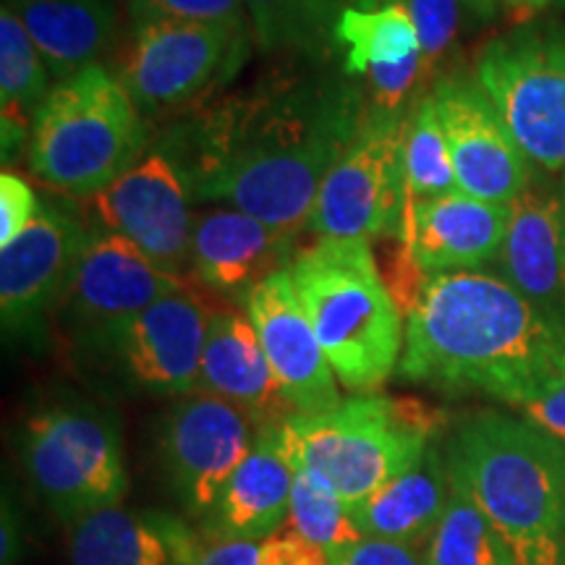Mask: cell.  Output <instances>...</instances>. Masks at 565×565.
Masks as SVG:
<instances>
[{"instance_id":"cell-4","label":"cell","mask_w":565,"mask_h":565,"mask_svg":"<svg viewBox=\"0 0 565 565\" xmlns=\"http://www.w3.org/2000/svg\"><path fill=\"white\" fill-rule=\"evenodd\" d=\"M291 278L338 385L377 393L401 364L406 320L372 244L317 238L296 252Z\"/></svg>"},{"instance_id":"cell-40","label":"cell","mask_w":565,"mask_h":565,"mask_svg":"<svg viewBox=\"0 0 565 565\" xmlns=\"http://www.w3.org/2000/svg\"><path fill=\"white\" fill-rule=\"evenodd\" d=\"M500 0H461L463 17L471 21V24H487L498 17Z\"/></svg>"},{"instance_id":"cell-35","label":"cell","mask_w":565,"mask_h":565,"mask_svg":"<svg viewBox=\"0 0 565 565\" xmlns=\"http://www.w3.org/2000/svg\"><path fill=\"white\" fill-rule=\"evenodd\" d=\"M330 565H424V555L416 545L362 536L351 547L330 557Z\"/></svg>"},{"instance_id":"cell-10","label":"cell","mask_w":565,"mask_h":565,"mask_svg":"<svg viewBox=\"0 0 565 565\" xmlns=\"http://www.w3.org/2000/svg\"><path fill=\"white\" fill-rule=\"evenodd\" d=\"M252 30L192 21L134 26L118 79L141 113H166L210 100L244 66Z\"/></svg>"},{"instance_id":"cell-26","label":"cell","mask_w":565,"mask_h":565,"mask_svg":"<svg viewBox=\"0 0 565 565\" xmlns=\"http://www.w3.org/2000/svg\"><path fill=\"white\" fill-rule=\"evenodd\" d=\"M3 6L26 26L55 84L97 63L116 38L113 0H3Z\"/></svg>"},{"instance_id":"cell-17","label":"cell","mask_w":565,"mask_h":565,"mask_svg":"<svg viewBox=\"0 0 565 565\" xmlns=\"http://www.w3.org/2000/svg\"><path fill=\"white\" fill-rule=\"evenodd\" d=\"M333 53L341 71L362 79L370 105L412 108V95L427 79L422 42L404 0H359L333 30Z\"/></svg>"},{"instance_id":"cell-2","label":"cell","mask_w":565,"mask_h":565,"mask_svg":"<svg viewBox=\"0 0 565 565\" xmlns=\"http://www.w3.org/2000/svg\"><path fill=\"white\" fill-rule=\"evenodd\" d=\"M398 374L521 408L565 377V324L498 273L424 275L406 312Z\"/></svg>"},{"instance_id":"cell-30","label":"cell","mask_w":565,"mask_h":565,"mask_svg":"<svg viewBox=\"0 0 565 565\" xmlns=\"http://www.w3.org/2000/svg\"><path fill=\"white\" fill-rule=\"evenodd\" d=\"M422 555L424 565H515L500 534L458 487Z\"/></svg>"},{"instance_id":"cell-28","label":"cell","mask_w":565,"mask_h":565,"mask_svg":"<svg viewBox=\"0 0 565 565\" xmlns=\"http://www.w3.org/2000/svg\"><path fill=\"white\" fill-rule=\"evenodd\" d=\"M257 45L267 53L324 61L341 13L359 0H244Z\"/></svg>"},{"instance_id":"cell-6","label":"cell","mask_w":565,"mask_h":565,"mask_svg":"<svg viewBox=\"0 0 565 565\" xmlns=\"http://www.w3.org/2000/svg\"><path fill=\"white\" fill-rule=\"evenodd\" d=\"M440 422L419 401L356 395L330 412L291 416L278 435L288 461L320 471L353 508L419 461Z\"/></svg>"},{"instance_id":"cell-29","label":"cell","mask_w":565,"mask_h":565,"mask_svg":"<svg viewBox=\"0 0 565 565\" xmlns=\"http://www.w3.org/2000/svg\"><path fill=\"white\" fill-rule=\"evenodd\" d=\"M294 466L291 508L282 529L320 545L330 557L362 540L353 524L351 508L343 503L335 484L309 466Z\"/></svg>"},{"instance_id":"cell-37","label":"cell","mask_w":565,"mask_h":565,"mask_svg":"<svg viewBox=\"0 0 565 565\" xmlns=\"http://www.w3.org/2000/svg\"><path fill=\"white\" fill-rule=\"evenodd\" d=\"M521 414L534 427H540L542 433L553 435L555 440L565 445V377L550 385L547 391H542L534 401L521 406Z\"/></svg>"},{"instance_id":"cell-8","label":"cell","mask_w":565,"mask_h":565,"mask_svg":"<svg viewBox=\"0 0 565 565\" xmlns=\"http://www.w3.org/2000/svg\"><path fill=\"white\" fill-rule=\"evenodd\" d=\"M475 76L532 166L565 175L563 21H529L492 38Z\"/></svg>"},{"instance_id":"cell-15","label":"cell","mask_w":565,"mask_h":565,"mask_svg":"<svg viewBox=\"0 0 565 565\" xmlns=\"http://www.w3.org/2000/svg\"><path fill=\"white\" fill-rule=\"evenodd\" d=\"M429 95L448 139L458 189L494 204L519 200L536 181V168L479 87L477 76H443Z\"/></svg>"},{"instance_id":"cell-1","label":"cell","mask_w":565,"mask_h":565,"mask_svg":"<svg viewBox=\"0 0 565 565\" xmlns=\"http://www.w3.org/2000/svg\"><path fill=\"white\" fill-rule=\"evenodd\" d=\"M366 110L362 84L307 58L194 105L160 147L196 202H221L275 228L301 231Z\"/></svg>"},{"instance_id":"cell-41","label":"cell","mask_w":565,"mask_h":565,"mask_svg":"<svg viewBox=\"0 0 565 565\" xmlns=\"http://www.w3.org/2000/svg\"><path fill=\"white\" fill-rule=\"evenodd\" d=\"M500 3L505 6V9L511 11H519V13H534V11H542L547 9L553 0H500Z\"/></svg>"},{"instance_id":"cell-5","label":"cell","mask_w":565,"mask_h":565,"mask_svg":"<svg viewBox=\"0 0 565 565\" xmlns=\"http://www.w3.org/2000/svg\"><path fill=\"white\" fill-rule=\"evenodd\" d=\"M147 126L129 89L100 63L58 82L32 124L26 166L55 192L92 200L145 158Z\"/></svg>"},{"instance_id":"cell-19","label":"cell","mask_w":565,"mask_h":565,"mask_svg":"<svg viewBox=\"0 0 565 565\" xmlns=\"http://www.w3.org/2000/svg\"><path fill=\"white\" fill-rule=\"evenodd\" d=\"M511 204H494L454 189L406 202L398 242L427 275L471 273L494 265L503 249Z\"/></svg>"},{"instance_id":"cell-11","label":"cell","mask_w":565,"mask_h":565,"mask_svg":"<svg viewBox=\"0 0 565 565\" xmlns=\"http://www.w3.org/2000/svg\"><path fill=\"white\" fill-rule=\"evenodd\" d=\"M179 288V275L162 270L126 238L100 231L84 249L55 312L71 341L100 353L126 322Z\"/></svg>"},{"instance_id":"cell-43","label":"cell","mask_w":565,"mask_h":565,"mask_svg":"<svg viewBox=\"0 0 565 565\" xmlns=\"http://www.w3.org/2000/svg\"><path fill=\"white\" fill-rule=\"evenodd\" d=\"M124 3H129V0H124Z\"/></svg>"},{"instance_id":"cell-33","label":"cell","mask_w":565,"mask_h":565,"mask_svg":"<svg viewBox=\"0 0 565 565\" xmlns=\"http://www.w3.org/2000/svg\"><path fill=\"white\" fill-rule=\"evenodd\" d=\"M404 3L419 32L424 68L429 79V74L448 61L450 51L456 47L463 17L461 0H404Z\"/></svg>"},{"instance_id":"cell-38","label":"cell","mask_w":565,"mask_h":565,"mask_svg":"<svg viewBox=\"0 0 565 565\" xmlns=\"http://www.w3.org/2000/svg\"><path fill=\"white\" fill-rule=\"evenodd\" d=\"M194 565H263L259 542H233V540H204Z\"/></svg>"},{"instance_id":"cell-20","label":"cell","mask_w":565,"mask_h":565,"mask_svg":"<svg viewBox=\"0 0 565 565\" xmlns=\"http://www.w3.org/2000/svg\"><path fill=\"white\" fill-rule=\"evenodd\" d=\"M299 231L275 228L249 212L217 207L194 217L192 270L202 286L246 301L259 282L291 270Z\"/></svg>"},{"instance_id":"cell-21","label":"cell","mask_w":565,"mask_h":565,"mask_svg":"<svg viewBox=\"0 0 565 565\" xmlns=\"http://www.w3.org/2000/svg\"><path fill=\"white\" fill-rule=\"evenodd\" d=\"M494 273L565 324V202L561 186L534 181L511 204Z\"/></svg>"},{"instance_id":"cell-13","label":"cell","mask_w":565,"mask_h":565,"mask_svg":"<svg viewBox=\"0 0 565 565\" xmlns=\"http://www.w3.org/2000/svg\"><path fill=\"white\" fill-rule=\"evenodd\" d=\"M192 202L181 168L158 147L92 196V212L100 231L126 238L162 270L179 275L192 267Z\"/></svg>"},{"instance_id":"cell-16","label":"cell","mask_w":565,"mask_h":565,"mask_svg":"<svg viewBox=\"0 0 565 565\" xmlns=\"http://www.w3.org/2000/svg\"><path fill=\"white\" fill-rule=\"evenodd\" d=\"M92 233L68 207L42 202L30 228L0 246V317L13 338L40 333L58 307Z\"/></svg>"},{"instance_id":"cell-3","label":"cell","mask_w":565,"mask_h":565,"mask_svg":"<svg viewBox=\"0 0 565 565\" xmlns=\"http://www.w3.org/2000/svg\"><path fill=\"white\" fill-rule=\"evenodd\" d=\"M450 484L479 508L515 565H565V445L524 416L482 412L448 437Z\"/></svg>"},{"instance_id":"cell-22","label":"cell","mask_w":565,"mask_h":565,"mask_svg":"<svg viewBox=\"0 0 565 565\" xmlns=\"http://www.w3.org/2000/svg\"><path fill=\"white\" fill-rule=\"evenodd\" d=\"M196 391L242 408L259 429L280 427L299 414L275 377L249 315L236 309H221L210 317Z\"/></svg>"},{"instance_id":"cell-7","label":"cell","mask_w":565,"mask_h":565,"mask_svg":"<svg viewBox=\"0 0 565 565\" xmlns=\"http://www.w3.org/2000/svg\"><path fill=\"white\" fill-rule=\"evenodd\" d=\"M19 450L34 494L66 524L121 505L129 490L118 419L89 401H55L34 412L21 429Z\"/></svg>"},{"instance_id":"cell-34","label":"cell","mask_w":565,"mask_h":565,"mask_svg":"<svg viewBox=\"0 0 565 565\" xmlns=\"http://www.w3.org/2000/svg\"><path fill=\"white\" fill-rule=\"evenodd\" d=\"M42 207L34 189L19 173L3 171L0 175V246H9L13 238L30 228Z\"/></svg>"},{"instance_id":"cell-42","label":"cell","mask_w":565,"mask_h":565,"mask_svg":"<svg viewBox=\"0 0 565 565\" xmlns=\"http://www.w3.org/2000/svg\"><path fill=\"white\" fill-rule=\"evenodd\" d=\"M557 186H561V194H563V202H565V175L561 179V183H557Z\"/></svg>"},{"instance_id":"cell-27","label":"cell","mask_w":565,"mask_h":565,"mask_svg":"<svg viewBox=\"0 0 565 565\" xmlns=\"http://www.w3.org/2000/svg\"><path fill=\"white\" fill-rule=\"evenodd\" d=\"M51 71L34 40L9 6L0 11V118H3V158L30 147L32 124L51 95Z\"/></svg>"},{"instance_id":"cell-36","label":"cell","mask_w":565,"mask_h":565,"mask_svg":"<svg viewBox=\"0 0 565 565\" xmlns=\"http://www.w3.org/2000/svg\"><path fill=\"white\" fill-rule=\"evenodd\" d=\"M259 557L263 565H330V555L320 545L286 529L259 542Z\"/></svg>"},{"instance_id":"cell-32","label":"cell","mask_w":565,"mask_h":565,"mask_svg":"<svg viewBox=\"0 0 565 565\" xmlns=\"http://www.w3.org/2000/svg\"><path fill=\"white\" fill-rule=\"evenodd\" d=\"M126 9L134 26L152 24V21H192V24H225L252 30L244 0H129Z\"/></svg>"},{"instance_id":"cell-39","label":"cell","mask_w":565,"mask_h":565,"mask_svg":"<svg viewBox=\"0 0 565 565\" xmlns=\"http://www.w3.org/2000/svg\"><path fill=\"white\" fill-rule=\"evenodd\" d=\"M21 553V519L9 500L3 503V534H0V561L3 565H19Z\"/></svg>"},{"instance_id":"cell-23","label":"cell","mask_w":565,"mask_h":565,"mask_svg":"<svg viewBox=\"0 0 565 565\" xmlns=\"http://www.w3.org/2000/svg\"><path fill=\"white\" fill-rule=\"evenodd\" d=\"M204 540L171 513L108 505L68 524V565H194Z\"/></svg>"},{"instance_id":"cell-18","label":"cell","mask_w":565,"mask_h":565,"mask_svg":"<svg viewBox=\"0 0 565 565\" xmlns=\"http://www.w3.org/2000/svg\"><path fill=\"white\" fill-rule=\"evenodd\" d=\"M244 307L267 362L296 412L322 414L341 404L333 366L296 294L291 270L259 282Z\"/></svg>"},{"instance_id":"cell-14","label":"cell","mask_w":565,"mask_h":565,"mask_svg":"<svg viewBox=\"0 0 565 565\" xmlns=\"http://www.w3.org/2000/svg\"><path fill=\"white\" fill-rule=\"evenodd\" d=\"M210 317L200 296L179 288L126 322L97 356L129 391L181 398L200 387Z\"/></svg>"},{"instance_id":"cell-9","label":"cell","mask_w":565,"mask_h":565,"mask_svg":"<svg viewBox=\"0 0 565 565\" xmlns=\"http://www.w3.org/2000/svg\"><path fill=\"white\" fill-rule=\"evenodd\" d=\"M412 108L370 105L362 129L317 194L307 228L317 238H398L406 210L404 134Z\"/></svg>"},{"instance_id":"cell-25","label":"cell","mask_w":565,"mask_h":565,"mask_svg":"<svg viewBox=\"0 0 565 565\" xmlns=\"http://www.w3.org/2000/svg\"><path fill=\"white\" fill-rule=\"evenodd\" d=\"M450 494L454 484L445 463V448L435 440L404 475L351 508L353 524L362 536L422 547L440 524Z\"/></svg>"},{"instance_id":"cell-24","label":"cell","mask_w":565,"mask_h":565,"mask_svg":"<svg viewBox=\"0 0 565 565\" xmlns=\"http://www.w3.org/2000/svg\"><path fill=\"white\" fill-rule=\"evenodd\" d=\"M291 487L294 466L282 450L278 427L259 429L252 454L233 471L221 498L200 521L202 534L233 542L270 540L288 519Z\"/></svg>"},{"instance_id":"cell-31","label":"cell","mask_w":565,"mask_h":565,"mask_svg":"<svg viewBox=\"0 0 565 565\" xmlns=\"http://www.w3.org/2000/svg\"><path fill=\"white\" fill-rule=\"evenodd\" d=\"M404 189L406 202L433 200L458 189L454 158L433 95H424L408 116L404 134Z\"/></svg>"},{"instance_id":"cell-12","label":"cell","mask_w":565,"mask_h":565,"mask_svg":"<svg viewBox=\"0 0 565 565\" xmlns=\"http://www.w3.org/2000/svg\"><path fill=\"white\" fill-rule=\"evenodd\" d=\"M257 435V424L217 395L194 391L168 408L160 429L162 469L189 519L210 513Z\"/></svg>"}]
</instances>
